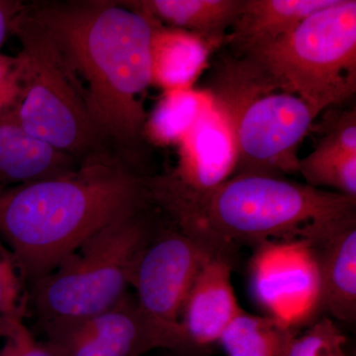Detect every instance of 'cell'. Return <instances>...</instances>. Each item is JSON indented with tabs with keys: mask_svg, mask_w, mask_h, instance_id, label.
<instances>
[{
	"mask_svg": "<svg viewBox=\"0 0 356 356\" xmlns=\"http://www.w3.org/2000/svg\"><path fill=\"white\" fill-rule=\"evenodd\" d=\"M57 51L103 144L133 149L144 137L152 84V21L116 1L27 6Z\"/></svg>",
	"mask_w": 356,
	"mask_h": 356,
	"instance_id": "1",
	"label": "cell"
},
{
	"mask_svg": "<svg viewBox=\"0 0 356 356\" xmlns=\"http://www.w3.org/2000/svg\"><path fill=\"white\" fill-rule=\"evenodd\" d=\"M147 202L146 179L120 156L103 151L64 175L0 186V236L22 277L34 282L91 236Z\"/></svg>",
	"mask_w": 356,
	"mask_h": 356,
	"instance_id": "2",
	"label": "cell"
},
{
	"mask_svg": "<svg viewBox=\"0 0 356 356\" xmlns=\"http://www.w3.org/2000/svg\"><path fill=\"white\" fill-rule=\"evenodd\" d=\"M153 202L180 229L232 248L303 238L318 225L356 214L355 197L266 175H233L201 195L161 184Z\"/></svg>",
	"mask_w": 356,
	"mask_h": 356,
	"instance_id": "3",
	"label": "cell"
},
{
	"mask_svg": "<svg viewBox=\"0 0 356 356\" xmlns=\"http://www.w3.org/2000/svg\"><path fill=\"white\" fill-rule=\"evenodd\" d=\"M206 91L233 133L234 175L298 172L297 154L317 118L315 110L245 57L222 63Z\"/></svg>",
	"mask_w": 356,
	"mask_h": 356,
	"instance_id": "4",
	"label": "cell"
},
{
	"mask_svg": "<svg viewBox=\"0 0 356 356\" xmlns=\"http://www.w3.org/2000/svg\"><path fill=\"white\" fill-rule=\"evenodd\" d=\"M143 211L98 231L34 281L32 302L47 334L117 305L130 286L134 264L151 236Z\"/></svg>",
	"mask_w": 356,
	"mask_h": 356,
	"instance_id": "5",
	"label": "cell"
},
{
	"mask_svg": "<svg viewBox=\"0 0 356 356\" xmlns=\"http://www.w3.org/2000/svg\"><path fill=\"white\" fill-rule=\"evenodd\" d=\"M243 57L318 114L341 104L356 90L355 0H337Z\"/></svg>",
	"mask_w": 356,
	"mask_h": 356,
	"instance_id": "6",
	"label": "cell"
},
{
	"mask_svg": "<svg viewBox=\"0 0 356 356\" xmlns=\"http://www.w3.org/2000/svg\"><path fill=\"white\" fill-rule=\"evenodd\" d=\"M13 35L22 46L23 90L15 108L3 116L79 161L107 151L55 47L26 6Z\"/></svg>",
	"mask_w": 356,
	"mask_h": 356,
	"instance_id": "7",
	"label": "cell"
},
{
	"mask_svg": "<svg viewBox=\"0 0 356 356\" xmlns=\"http://www.w3.org/2000/svg\"><path fill=\"white\" fill-rule=\"evenodd\" d=\"M219 250L235 248L175 224L172 228L153 229L131 274L138 305L158 324L179 329L182 307L196 275L208 257Z\"/></svg>",
	"mask_w": 356,
	"mask_h": 356,
	"instance_id": "8",
	"label": "cell"
},
{
	"mask_svg": "<svg viewBox=\"0 0 356 356\" xmlns=\"http://www.w3.org/2000/svg\"><path fill=\"white\" fill-rule=\"evenodd\" d=\"M252 294L270 316L295 329L321 310L320 273L315 254L303 238L257 245L250 261Z\"/></svg>",
	"mask_w": 356,
	"mask_h": 356,
	"instance_id": "9",
	"label": "cell"
},
{
	"mask_svg": "<svg viewBox=\"0 0 356 356\" xmlns=\"http://www.w3.org/2000/svg\"><path fill=\"white\" fill-rule=\"evenodd\" d=\"M47 336L60 356H143L159 348L186 350L180 329L147 317L130 293L109 310Z\"/></svg>",
	"mask_w": 356,
	"mask_h": 356,
	"instance_id": "10",
	"label": "cell"
},
{
	"mask_svg": "<svg viewBox=\"0 0 356 356\" xmlns=\"http://www.w3.org/2000/svg\"><path fill=\"white\" fill-rule=\"evenodd\" d=\"M177 147V170L161 177L182 193L201 195L216 188L235 172L233 133L211 96L197 121Z\"/></svg>",
	"mask_w": 356,
	"mask_h": 356,
	"instance_id": "11",
	"label": "cell"
},
{
	"mask_svg": "<svg viewBox=\"0 0 356 356\" xmlns=\"http://www.w3.org/2000/svg\"><path fill=\"white\" fill-rule=\"evenodd\" d=\"M234 254L231 250L214 252L196 275L179 318L186 348L219 343L227 327L243 311L232 285Z\"/></svg>",
	"mask_w": 356,
	"mask_h": 356,
	"instance_id": "12",
	"label": "cell"
},
{
	"mask_svg": "<svg viewBox=\"0 0 356 356\" xmlns=\"http://www.w3.org/2000/svg\"><path fill=\"white\" fill-rule=\"evenodd\" d=\"M320 273L321 309L332 320H356V214L329 222L305 238Z\"/></svg>",
	"mask_w": 356,
	"mask_h": 356,
	"instance_id": "13",
	"label": "cell"
},
{
	"mask_svg": "<svg viewBox=\"0 0 356 356\" xmlns=\"http://www.w3.org/2000/svg\"><path fill=\"white\" fill-rule=\"evenodd\" d=\"M81 161L28 133L10 117H0V186L64 175Z\"/></svg>",
	"mask_w": 356,
	"mask_h": 356,
	"instance_id": "14",
	"label": "cell"
},
{
	"mask_svg": "<svg viewBox=\"0 0 356 356\" xmlns=\"http://www.w3.org/2000/svg\"><path fill=\"white\" fill-rule=\"evenodd\" d=\"M337 0H243L228 37L241 55H248L282 38L311 14Z\"/></svg>",
	"mask_w": 356,
	"mask_h": 356,
	"instance_id": "15",
	"label": "cell"
},
{
	"mask_svg": "<svg viewBox=\"0 0 356 356\" xmlns=\"http://www.w3.org/2000/svg\"><path fill=\"white\" fill-rule=\"evenodd\" d=\"M149 19L152 84L165 92L193 88V83L207 67L214 46L194 33Z\"/></svg>",
	"mask_w": 356,
	"mask_h": 356,
	"instance_id": "16",
	"label": "cell"
},
{
	"mask_svg": "<svg viewBox=\"0 0 356 356\" xmlns=\"http://www.w3.org/2000/svg\"><path fill=\"white\" fill-rule=\"evenodd\" d=\"M123 6L170 27L202 37L213 46L225 39L240 13L243 0H140Z\"/></svg>",
	"mask_w": 356,
	"mask_h": 356,
	"instance_id": "17",
	"label": "cell"
},
{
	"mask_svg": "<svg viewBox=\"0 0 356 356\" xmlns=\"http://www.w3.org/2000/svg\"><path fill=\"white\" fill-rule=\"evenodd\" d=\"M294 329L270 316L243 311L220 337L227 356H287L296 337Z\"/></svg>",
	"mask_w": 356,
	"mask_h": 356,
	"instance_id": "18",
	"label": "cell"
},
{
	"mask_svg": "<svg viewBox=\"0 0 356 356\" xmlns=\"http://www.w3.org/2000/svg\"><path fill=\"white\" fill-rule=\"evenodd\" d=\"M209 102L210 95L206 90L165 91L147 117L144 137L158 146H177Z\"/></svg>",
	"mask_w": 356,
	"mask_h": 356,
	"instance_id": "19",
	"label": "cell"
},
{
	"mask_svg": "<svg viewBox=\"0 0 356 356\" xmlns=\"http://www.w3.org/2000/svg\"><path fill=\"white\" fill-rule=\"evenodd\" d=\"M298 172L314 188L330 187L337 193L356 198V154L318 144L300 159Z\"/></svg>",
	"mask_w": 356,
	"mask_h": 356,
	"instance_id": "20",
	"label": "cell"
},
{
	"mask_svg": "<svg viewBox=\"0 0 356 356\" xmlns=\"http://www.w3.org/2000/svg\"><path fill=\"white\" fill-rule=\"evenodd\" d=\"M346 337L332 318L324 317L295 337L287 356H346Z\"/></svg>",
	"mask_w": 356,
	"mask_h": 356,
	"instance_id": "21",
	"label": "cell"
},
{
	"mask_svg": "<svg viewBox=\"0 0 356 356\" xmlns=\"http://www.w3.org/2000/svg\"><path fill=\"white\" fill-rule=\"evenodd\" d=\"M21 275L15 257L0 236V315L22 320Z\"/></svg>",
	"mask_w": 356,
	"mask_h": 356,
	"instance_id": "22",
	"label": "cell"
},
{
	"mask_svg": "<svg viewBox=\"0 0 356 356\" xmlns=\"http://www.w3.org/2000/svg\"><path fill=\"white\" fill-rule=\"evenodd\" d=\"M23 90V77L17 56L0 53V117L10 113L19 102Z\"/></svg>",
	"mask_w": 356,
	"mask_h": 356,
	"instance_id": "23",
	"label": "cell"
},
{
	"mask_svg": "<svg viewBox=\"0 0 356 356\" xmlns=\"http://www.w3.org/2000/svg\"><path fill=\"white\" fill-rule=\"evenodd\" d=\"M318 144L336 147L346 153L356 154V112L355 109L339 114L337 119L327 122Z\"/></svg>",
	"mask_w": 356,
	"mask_h": 356,
	"instance_id": "24",
	"label": "cell"
},
{
	"mask_svg": "<svg viewBox=\"0 0 356 356\" xmlns=\"http://www.w3.org/2000/svg\"><path fill=\"white\" fill-rule=\"evenodd\" d=\"M0 356H60L50 344L35 341L22 321L16 323L14 331L6 337Z\"/></svg>",
	"mask_w": 356,
	"mask_h": 356,
	"instance_id": "25",
	"label": "cell"
},
{
	"mask_svg": "<svg viewBox=\"0 0 356 356\" xmlns=\"http://www.w3.org/2000/svg\"><path fill=\"white\" fill-rule=\"evenodd\" d=\"M24 4L15 0H0V48L9 35H13L14 20L24 9Z\"/></svg>",
	"mask_w": 356,
	"mask_h": 356,
	"instance_id": "26",
	"label": "cell"
},
{
	"mask_svg": "<svg viewBox=\"0 0 356 356\" xmlns=\"http://www.w3.org/2000/svg\"><path fill=\"white\" fill-rule=\"evenodd\" d=\"M18 321L22 320H10V318L0 315V337L6 339L7 337L10 336Z\"/></svg>",
	"mask_w": 356,
	"mask_h": 356,
	"instance_id": "27",
	"label": "cell"
}]
</instances>
